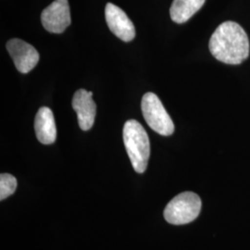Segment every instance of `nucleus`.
Masks as SVG:
<instances>
[{"label": "nucleus", "instance_id": "1", "mask_svg": "<svg viewBox=\"0 0 250 250\" xmlns=\"http://www.w3.org/2000/svg\"><path fill=\"white\" fill-rule=\"evenodd\" d=\"M209 51L216 60L237 65L250 55V40L238 23L225 21L219 25L209 40Z\"/></svg>", "mask_w": 250, "mask_h": 250}, {"label": "nucleus", "instance_id": "11", "mask_svg": "<svg viewBox=\"0 0 250 250\" xmlns=\"http://www.w3.org/2000/svg\"><path fill=\"white\" fill-rule=\"evenodd\" d=\"M16 188L17 180L13 175L9 173H2L0 175V200H4L11 196Z\"/></svg>", "mask_w": 250, "mask_h": 250}, {"label": "nucleus", "instance_id": "10", "mask_svg": "<svg viewBox=\"0 0 250 250\" xmlns=\"http://www.w3.org/2000/svg\"><path fill=\"white\" fill-rule=\"evenodd\" d=\"M206 0H173L170 9L171 20L176 23H185L201 9Z\"/></svg>", "mask_w": 250, "mask_h": 250}, {"label": "nucleus", "instance_id": "6", "mask_svg": "<svg viewBox=\"0 0 250 250\" xmlns=\"http://www.w3.org/2000/svg\"><path fill=\"white\" fill-rule=\"evenodd\" d=\"M7 49L16 69L21 73L31 72L39 62V53L36 48L21 39L9 40L7 43Z\"/></svg>", "mask_w": 250, "mask_h": 250}, {"label": "nucleus", "instance_id": "4", "mask_svg": "<svg viewBox=\"0 0 250 250\" xmlns=\"http://www.w3.org/2000/svg\"><path fill=\"white\" fill-rule=\"evenodd\" d=\"M141 108L144 119L153 131L164 136L173 134V122L156 94L146 93L141 102Z\"/></svg>", "mask_w": 250, "mask_h": 250}, {"label": "nucleus", "instance_id": "3", "mask_svg": "<svg viewBox=\"0 0 250 250\" xmlns=\"http://www.w3.org/2000/svg\"><path fill=\"white\" fill-rule=\"evenodd\" d=\"M201 210V199L193 192H184L173 197L164 209L169 224H187L196 220Z\"/></svg>", "mask_w": 250, "mask_h": 250}, {"label": "nucleus", "instance_id": "8", "mask_svg": "<svg viewBox=\"0 0 250 250\" xmlns=\"http://www.w3.org/2000/svg\"><path fill=\"white\" fill-rule=\"evenodd\" d=\"M92 96L93 92L79 89L72 98V107L77 113L79 126L83 131L90 130L95 123L97 106Z\"/></svg>", "mask_w": 250, "mask_h": 250}, {"label": "nucleus", "instance_id": "2", "mask_svg": "<svg viewBox=\"0 0 250 250\" xmlns=\"http://www.w3.org/2000/svg\"><path fill=\"white\" fill-rule=\"evenodd\" d=\"M124 142L134 170L143 173L146 170L150 156V143L148 135L140 123L135 120L125 123Z\"/></svg>", "mask_w": 250, "mask_h": 250}, {"label": "nucleus", "instance_id": "5", "mask_svg": "<svg viewBox=\"0 0 250 250\" xmlns=\"http://www.w3.org/2000/svg\"><path fill=\"white\" fill-rule=\"evenodd\" d=\"M41 21L46 31L62 34L72 22L68 0H55L41 14Z\"/></svg>", "mask_w": 250, "mask_h": 250}, {"label": "nucleus", "instance_id": "7", "mask_svg": "<svg viewBox=\"0 0 250 250\" xmlns=\"http://www.w3.org/2000/svg\"><path fill=\"white\" fill-rule=\"evenodd\" d=\"M107 26L113 35L125 42L132 41L135 36L134 23L122 9L112 3H107L105 9Z\"/></svg>", "mask_w": 250, "mask_h": 250}, {"label": "nucleus", "instance_id": "9", "mask_svg": "<svg viewBox=\"0 0 250 250\" xmlns=\"http://www.w3.org/2000/svg\"><path fill=\"white\" fill-rule=\"evenodd\" d=\"M35 130L38 141L44 145H50L56 141L57 127L52 110L47 107H42L36 113Z\"/></svg>", "mask_w": 250, "mask_h": 250}]
</instances>
